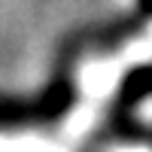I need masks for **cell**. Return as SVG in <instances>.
<instances>
[{
	"label": "cell",
	"mask_w": 152,
	"mask_h": 152,
	"mask_svg": "<svg viewBox=\"0 0 152 152\" xmlns=\"http://www.w3.org/2000/svg\"><path fill=\"white\" fill-rule=\"evenodd\" d=\"M146 91H152V67L131 73L128 85H125V94H128V97H140V94H146Z\"/></svg>",
	"instance_id": "cell-1"
},
{
	"label": "cell",
	"mask_w": 152,
	"mask_h": 152,
	"mask_svg": "<svg viewBox=\"0 0 152 152\" xmlns=\"http://www.w3.org/2000/svg\"><path fill=\"white\" fill-rule=\"evenodd\" d=\"M140 6H143V9L149 12V15H152V0H140Z\"/></svg>",
	"instance_id": "cell-2"
}]
</instances>
